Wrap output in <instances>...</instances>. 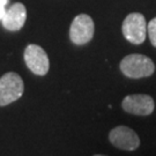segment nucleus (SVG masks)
Instances as JSON below:
<instances>
[{"mask_svg": "<svg viewBox=\"0 0 156 156\" xmlns=\"http://www.w3.org/2000/svg\"><path fill=\"white\" fill-rule=\"evenodd\" d=\"M120 71L125 76L131 79L147 78L155 72V64L149 57L133 53L120 62Z\"/></svg>", "mask_w": 156, "mask_h": 156, "instance_id": "obj_1", "label": "nucleus"}, {"mask_svg": "<svg viewBox=\"0 0 156 156\" xmlns=\"http://www.w3.org/2000/svg\"><path fill=\"white\" fill-rule=\"evenodd\" d=\"M24 84L21 76L8 72L0 78V106H5L17 101L23 94Z\"/></svg>", "mask_w": 156, "mask_h": 156, "instance_id": "obj_2", "label": "nucleus"}, {"mask_svg": "<svg viewBox=\"0 0 156 156\" xmlns=\"http://www.w3.org/2000/svg\"><path fill=\"white\" fill-rule=\"evenodd\" d=\"M123 35L129 43L139 45L144 43L147 36V22L142 14L131 13L123 22Z\"/></svg>", "mask_w": 156, "mask_h": 156, "instance_id": "obj_3", "label": "nucleus"}, {"mask_svg": "<svg viewBox=\"0 0 156 156\" xmlns=\"http://www.w3.org/2000/svg\"><path fill=\"white\" fill-rule=\"evenodd\" d=\"M95 24L93 19L87 14H79L74 17L71 28L69 38L75 45H84L94 37Z\"/></svg>", "mask_w": 156, "mask_h": 156, "instance_id": "obj_4", "label": "nucleus"}, {"mask_svg": "<svg viewBox=\"0 0 156 156\" xmlns=\"http://www.w3.org/2000/svg\"><path fill=\"white\" fill-rule=\"evenodd\" d=\"M24 62L28 68L36 75H45L49 72L50 62L43 48L36 44H29L24 50Z\"/></svg>", "mask_w": 156, "mask_h": 156, "instance_id": "obj_5", "label": "nucleus"}, {"mask_svg": "<svg viewBox=\"0 0 156 156\" xmlns=\"http://www.w3.org/2000/svg\"><path fill=\"white\" fill-rule=\"evenodd\" d=\"M122 108L125 112L135 116H149L155 109L153 97L146 94L128 95L122 102Z\"/></svg>", "mask_w": 156, "mask_h": 156, "instance_id": "obj_6", "label": "nucleus"}, {"mask_svg": "<svg viewBox=\"0 0 156 156\" xmlns=\"http://www.w3.org/2000/svg\"><path fill=\"white\" fill-rule=\"evenodd\" d=\"M109 140L112 146L123 151H135L140 146L139 135L127 126H117L109 133Z\"/></svg>", "mask_w": 156, "mask_h": 156, "instance_id": "obj_7", "label": "nucleus"}, {"mask_svg": "<svg viewBox=\"0 0 156 156\" xmlns=\"http://www.w3.org/2000/svg\"><path fill=\"white\" fill-rule=\"evenodd\" d=\"M27 19V9L23 4L15 2L5 12V15L1 19L4 28L9 31H17L22 28Z\"/></svg>", "mask_w": 156, "mask_h": 156, "instance_id": "obj_8", "label": "nucleus"}, {"mask_svg": "<svg viewBox=\"0 0 156 156\" xmlns=\"http://www.w3.org/2000/svg\"><path fill=\"white\" fill-rule=\"evenodd\" d=\"M147 35L153 46L156 48V17H154L151 22L147 24Z\"/></svg>", "mask_w": 156, "mask_h": 156, "instance_id": "obj_9", "label": "nucleus"}, {"mask_svg": "<svg viewBox=\"0 0 156 156\" xmlns=\"http://www.w3.org/2000/svg\"><path fill=\"white\" fill-rule=\"evenodd\" d=\"M5 12H6L5 6H0V20L4 17V15H5Z\"/></svg>", "mask_w": 156, "mask_h": 156, "instance_id": "obj_10", "label": "nucleus"}, {"mask_svg": "<svg viewBox=\"0 0 156 156\" xmlns=\"http://www.w3.org/2000/svg\"><path fill=\"white\" fill-rule=\"evenodd\" d=\"M8 0H0V6H6Z\"/></svg>", "mask_w": 156, "mask_h": 156, "instance_id": "obj_11", "label": "nucleus"}, {"mask_svg": "<svg viewBox=\"0 0 156 156\" xmlns=\"http://www.w3.org/2000/svg\"><path fill=\"white\" fill-rule=\"evenodd\" d=\"M94 156H105V155H94Z\"/></svg>", "mask_w": 156, "mask_h": 156, "instance_id": "obj_12", "label": "nucleus"}]
</instances>
